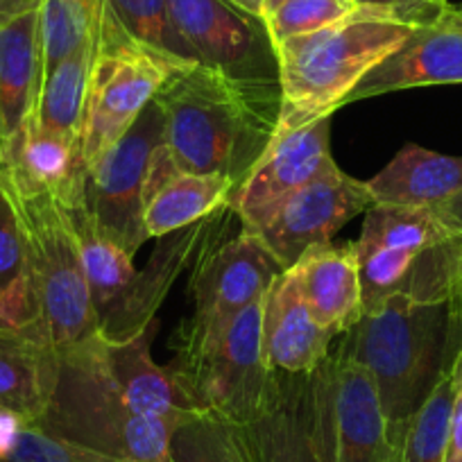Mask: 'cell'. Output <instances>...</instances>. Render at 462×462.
Returning a JSON list of instances; mask_svg holds the SVG:
<instances>
[{"instance_id": "cell-1", "label": "cell", "mask_w": 462, "mask_h": 462, "mask_svg": "<svg viewBox=\"0 0 462 462\" xmlns=\"http://www.w3.org/2000/svg\"><path fill=\"white\" fill-rule=\"evenodd\" d=\"M154 102L181 172H213L241 184L273 141L282 93L277 79L234 78L211 66L186 64Z\"/></svg>"}, {"instance_id": "cell-2", "label": "cell", "mask_w": 462, "mask_h": 462, "mask_svg": "<svg viewBox=\"0 0 462 462\" xmlns=\"http://www.w3.org/2000/svg\"><path fill=\"white\" fill-rule=\"evenodd\" d=\"M417 25L393 12L358 5L315 32L274 43L282 109L274 134L297 130L340 109L349 93L408 42Z\"/></svg>"}, {"instance_id": "cell-3", "label": "cell", "mask_w": 462, "mask_h": 462, "mask_svg": "<svg viewBox=\"0 0 462 462\" xmlns=\"http://www.w3.org/2000/svg\"><path fill=\"white\" fill-rule=\"evenodd\" d=\"M370 374L394 444L451 365L448 300L393 295L365 310L340 342Z\"/></svg>"}, {"instance_id": "cell-4", "label": "cell", "mask_w": 462, "mask_h": 462, "mask_svg": "<svg viewBox=\"0 0 462 462\" xmlns=\"http://www.w3.org/2000/svg\"><path fill=\"white\" fill-rule=\"evenodd\" d=\"M32 426L127 462H172L175 426L127 406L102 363L100 333L57 352L51 399Z\"/></svg>"}, {"instance_id": "cell-5", "label": "cell", "mask_w": 462, "mask_h": 462, "mask_svg": "<svg viewBox=\"0 0 462 462\" xmlns=\"http://www.w3.org/2000/svg\"><path fill=\"white\" fill-rule=\"evenodd\" d=\"M363 313L393 295L448 300L462 265V236L435 208L374 204L356 243Z\"/></svg>"}, {"instance_id": "cell-6", "label": "cell", "mask_w": 462, "mask_h": 462, "mask_svg": "<svg viewBox=\"0 0 462 462\" xmlns=\"http://www.w3.org/2000/svg\"><path fill=\"white\" fill-rule=\"evenodd\" d=\"M3 166V163H0ZM25 238V259L39 327L57 352L100 333L70 211L60 198L16 180L5 166Z\"/></svg>"}, {"instance_id": "cell-7", "label": "cell", "mask_w": 462, "mask_h": 462, "mask_svg": "<svg viewBox=\"0 0 462 462\" xmlns=\"http://www.w3.org/2000/svg\"><path fill=\"white\" fill-rule=\"evenodd\" d=\"M186 64L190 61L132 39L105 5L79 130V152L87 171L130 132L163 84Z\"/></svg>"}, {"instance_id": "cell-8", "label": "cell", "mask_w": 462, "mask_h": 462, "mask_svg": "<svg viewBox=\"0 0 462 462\" xmlns=\"http://www.w3.org/2000/svg\"><path fill=\"white\" fill-rule=\"evenodd\" d=\"M198 411L238 426L254 421L277 390L263 346V300L247 306L207 352L171 365Z\"/></svg>"}, {"instance_id": "cell-9", "label": "cell", "mask_w": 462, "mask_h": 462, "mask_svg": "<svg viewBox=\"0 0 462 462\" xmlns=\"http://www.w3.org/2000/svg\"><path fill=\"white\" fill-rule=\"evenodd\" d=\"M282 273L279 261L254 231L243 229L238 236L213 245L193 274V315L181 328L177 361L207 352L247 306L263 300Z\"/></svg>"}, {"instance_id": "cell-10", "label": "cell", "mask_w": 462, "mask_h": 462, "mask_svg": "<svg viewBox=\"0 0 462 462\" xmlns=\"http://www.w3.org/2000/svg\"><path fill=\"white\" fill-rule=\"evenodd\" d=\"M163 139V116L152 100L130 132L84 177L79 202L132 256L148 241L143 229L145 189L154 152Z\"/></svg>"}, {"instance_id": "cell-11", "label": "cell", "mask_w": 462, "mask_h": 462, "mask_svg": "<svg viewBox=\"0 0 462 462\" xmlns=\"http://www.w3.org/2000/svg\"><path fill=\"white\" fill-rule=\"evenodd\" d=\"M328 462H394V444L370 374L337 346L315 372Z\"/></svg>"}, {"instance_id": "cell-12", "label": "cell", "mask_w": 462, "mask_h": 462, "mask_svg": "<svg viewBox=\"0 0 462 462\" xmlns=\"http://www.w3.org/2000/svg\"><path fill=\"white\" fill-rule=\"evenodd\" d=\"M370 207H374V198L367 181L346 175L336 163L288 195L252 231L259 234L279 265L288 270L309 247L331 243L346 222Z\"/></svg>"}, {"instance_id": "cell-13", "label": "cell", "mask_w": 462, "mask_h": 462, "mask_svg": "<svg viewBox=\"0 0 462 462\" xmlns=\"http://www.w3.org/2000/svg\"><path fill=\"white\" fill-rule=\"evenodd\" d=\"M168 10L198 64L234 78L279 82L274 43L263 19L231 0H168Z\"/></svg>"}, {"instance_id": "cell-14", "label": "cell", "mask_w": 462, "mask_h": 462, "mask_svg": "<svg viewBox=\"0 0 462 462\" xmlns=\"http://www.w3.org/2000/svg\"><path fill=\"white\" fill-rule=\"evenodd\" d=\"M333 166L331 116H327L297 130L274 134L254 168L231 193L226 207L243 222V229L252 231L288 195Z\"/></svg>"}, {"instance_id": "cell-15", "label": "cell", "mask_w": 462, "mask_h": 462, "mask_svg": "<svg viewBox=\"0 0 462 462\" xmlns=\"http://www.w3.org/2000/svg\"><path fill=\"white\" fill-rule=\"evenodd\" d=\"M315 372L279 374L268 408L241 426L252 462H328Z\"/></svg>"}, {"instance_id": "cell-16", "label": "cell", "mask_w": 462, "mask_h": 462, "mask_svg": "<svg viewBox=\"0 0 462 462\" xmlns=\"http://www.w3.org/2000/svg\"><path fill=\"white\" fill-rule=\"evenodd\" d=\"M213 216L199 220L171 236L159 238V245L145 268L136 270V277L109 309L100 313V333L106 340H127L157 322L159 306L171 292L172 282L186 265L207 254L211 245Z\"/></svg>"}, {"instance_id": "cell-17", "label": "cell", "mask_w": 462, "mask_h": 462, "mask_svg": "<svg viewBox=\"0 0 462 462\" xmlns=\"http://www.w3.org/2000/svg\"><path fill=\"white\" fill-rule=\"evenodd\" d=\"M462 84V23L447 16L421 25L381 66H376L345 100V105L420 87Z\"/></svg>"}, {"instance_id": "cell-18", "label": "cell", "mask_w": 462, "mask_h": 462, "mask_svg": "<svg viewBox=\"0 0 462 462\" xmlns=\"http://www.w3.org/2000/svg\"><path fill=\"white\" fill-rule=\"evenodd\" d=\"M157 322L127 340H106L100 333V354L109 379L134 412L177 426L195 412V403L171 367L152 361V337Z\"/></svg>"}, {"instance_id": "cell-19", "label": "cell", "mask_w": 462, "mask_h": 462, "mask_svg": "<svg viewBox=\"0 0 462 462\" xmlns=\"http://www.w3.org/2000/svg\"><path fill=\"white\" fill-rule=\"evenodd\" d=\"M336 340L315 319L295 273L283 270L263 297V346L279 374H313L324 365Z\"/></svg>"}, {"instance_id": "cell-20", "label": "cell", "mask_w": 462, "mask_h": 462, "mask_svg": "<svg viewBox=\"0 0 462 462\" xmlns=\"http://www.w3.org/2000/svg\"><path fill=\"white\" fill-rule=\"evenodd\" d=\"M42 87L39 7L0 28V163L34 118Z\"/></svg>"}, {"instance_id": "cell-21", "label": "cell", "mask_w": 462, "mask_h": 462, "mask_svg": "<svg viewBox=\"0 0 462 462\" xmlns=\"http://www.w3.org/2000/svg\"><path fill=\"white\" fill-rule=\"evenodd\" d=\"M297 286L315 319L333 336H345L363 318V283L354 243H319L295 263Z\"/></svg>"}, {"instance_id": "cell-22", "label": "cell", "mask_w": 462, "mask_h": 462, "mask_svg": "<svg viewBox=\"0 0 462 462\" xmlns=\"http://www.w3.org/2000/svg\"><path fill=\"white\" fill-rule=\"evenodd\" d=\"M57 349L42 328L0 327V408L37 424L51 399Z\"/></svg>"}, {"instance_id": "cell-23", "label": "cell", "mask_w": 462, "mask_h": 462, "mask_svg": "<svg viewBox=\"0 0 462 462\" xmlns=\"http://www.w3.org/2000/svg\"><path fill=\"white\" fill-rule=\"evenodd\" d=\"M374 204L438 208L462 193V157L408 143L367 180Z\"/></svg>"}, {"instance_id": "cell-24", "label": "cell", "mask_w": 462, "mask_h": 462, "mask_svg": "<svg viewBox=\"0 0 462 462\" xmlns=\"http://www.w3.org/2000/svg\"><path fill=\"white\" fill-rule=\"evenodd\" d=\"M3 166L23 184L60 198L66 207L82 199L87 168L82 163L78 136L28 125Z\"/></svg>"}, {"instance_id": "cell-25", "label": "cell", "mask_w": 462, "mask_h": 462, "mask_svg": "<svg viewBox=\"0 0 462 462\" xmlns=\"http://www.w3.org/2000/svg\"><path fill=\"white\" fill-rule=\"evenodd\" d=\"M236 181L213 172H177L154 190L143 208V229L148 238H166L186 229L229 204Z\"/></svg>"}, {"instance_id": "cell-26", "label": "cell", "mask_w": 462, "mask_h": 462, "mask_svg": "<svg viewBox=\"0 0 462 462\" xmlns=\"http://www.w3.org/2000/svg\"><path fill=\"white\" fill-rule=\"evenodd\" d=\"M0 327H39L37 301L28 277L23 225L3 166H0Z\"/></svg>"}, {"instance_id": "cell-27", "label": "cell", "mask_w": 462, "mask_h": 462, "mask_svg": "<svg viewBox=\"0 0 462 462\" xmlns=\"http://www.w3.org/2000/svg\"><path fill=\"white\" fill-rule=\"evenodd\" d=\"M97 42H100V25L91 37L84 39L43 79L42 88H39L37 109H34V118L30 125L79 139L84 100H87L88 78H91L93 64H96Z\"/></svg>"}, {"instance_id": "cell-28", "label": "cell", "mask_w": 462, "mask_h": 462, "mask_svg": "<svg viewBox=\"0 0 462 462\" xmlns=\"http://www.w3.org/2000/svg\"><path fill=\"white\" fill-rule=\"evenodd\" d=\"M78 236L84 277L91 291L97 315L109 309L136 277L134 256L111 236L82 202L69 207Z\"/></svg>"}, {"instance_id": "cell-29", "label": "cell", "mask_w": 462, "mask_h": 462, "mask_svg": "<svg viewBox=\"0 0 462 462\" xmlns=\"http://www.w3.org/2000/svg\"><path fill=\"white\" fill-rule=\"evenodd\" d=\"M172 462H252L241 426L208 411H195L171 433Z\"/></svg>"}, {"instance_id": "cell-30", "label": "cell", "mask_w": 462, "mask_h": 462, "mask_svg": "<svg viewBox=\"0 0 462 462\" xmlns=\"http://www.w3.org/2000/svg\"><path fill=\"white\" fill-rule=\"evenodd\" d=\"M105 5L106 0H39L42 84L64 57L96 32Z\"/></svg>"}, {"instance_id": "cell-31", "label": "cell", "mask_w": 462, "mask_h": 462, "mask_svg": "<svg viewBox=\"0 0 462 462\" xmlns=\"http://www.w3.org/2000/svg\"><path fill=\"white\" fill-rule=\"evenodd\" d=\"M453 399H456V383L451 372L447 370L408 421L394 462H444Z\"/></svg>"}, {"instance_id": "cell-32", "label": "cell", "mask_w": 462, "mask_h": 462, "mask_svg": "<svg viewBox=\"0 0 462 462\" xmlns=\"http://www.w3.org/2000/svg\"><path fill=\"white\" fill-rule=\"evenodd\" d=\"M106 7L121 23V28L139 43L177 57V60L198 64L172 23L168 0H106Z\"/></svg>"}, {"instance_id": "cell-33", "label": "cell", "mask_w": 462, "mask_h": 462, "mask_svg": "<svg viewBox=\"0 0 462 462\" xmlns=\"http://www.w3.org/2000/svg\"><path fill=\"white\" fill-rule=\"evenodd\" d=\"M358 0H283L263 16L273 43L315 32L358 10Z\"/></svg>"}, {"instance_id": "cell-34", "label": "cell", "mask_w": 462, "mask_h": 462, "mask_svg": "<svg viewBox=\"0 0 462 462\" xmlns=\"http://www.w3.org/2000/svg\"><path fill=\"white\" fill-rule=\"evenodd\" d=\"M3 462H127L121 457L106 456L96 448L82 447L70 439L46 433L39 426L25 424L19 442Z\"/></svg>"}, {"instance_id": "cell-35", "label": "cell", "mask_w": 462, "mask_h": 462, "mask_svg": "<svg viewBox=\"0 0 462 462\" xmlns=\"http://www.w3.org/2000/svg\"><path fill=\"white\" fill-rule=\"evenodd\" d=\"M358 3L393 12L394 16L417 28L444 21L453 12V0H358Z\"/></svg>"}, {"instance_id": "cell-36", "label": "cell", "mask_w": 462, "mask_h": 462, "mask_svg": "<svg viewBox=\"0 0 462 462\" xmlns=\"http://www.w3.org/2000/svg\"><path fill=\"white\" fill-rule=\"evenodd\" d=\"M462 346V265L453 283L451 297H448V352L451 361Z\"/></svg>"}, {"instance_id": "cell-37", "label": "cell", "mask_w": 462, "mask_h": 462, "mask_svg": "<svg viewBox=\"0 0 462 462\" xmlns=\"http://www.w3.org/2000/svg\"><path fill=\"white\" fill-rule=\"evenodd\" d=\"M453 383H456V399H453L451 421H448V439L444 462H462V381H453Z\"/></svg>"}, {"instance_id": "cell-38", "label": "cell", "mask_w": 462, "mask_h": 462, "mask_svg": "<svg viewBox=\"0 0 462 462\" xmlns=\"http://www.w3.org/2000/svg\"><path fill=\"white\" fill-rule=\"evenodd\" d=\"M25 421L16 412L0 408V462L12 453V448L19 442V435L23 430Z\"/></svg>"}, {"instance_id": "cell-39", "label": "cell", "mask_w": 462, "mask_h": 462, "mask_svg": "<svg viewBox=\"0 0 462 462\" xmlns=\"http://www.w3.org/2000/svg\"><path fill=\"white\" fill-rule=\"evenodd\" d=\"M435 213H438L439 220H442L453 234L462 236V193H457L456 198H451L448 202H444L442 207L435 208Z\"/></svg>"}, {"instance_id": "cell-40", "label": "cell", "mask_w": 462, "mask_h": 462, "mask_svg": "<svg viewBox=\"0 0 462 462\" xmlns=\"http://www.w3.org/2000/svg\"><path fill=\"white\" fill-rule=\"evenodd\" d=\"M34 7H39V0H0V28Z\"/></svg>"}, {"instance_id": "cell-41", "label": "cell", "mask_w": 462, "mask_h": 462, "mask_svg": "<svg viewBox=\"0 0 462 462\" xmlns=\"http://www.w3.org/2000/svg\"><path fill=\"white\" fill-rule=\"evenodd\" d=\"M231 3H236V5L243 7L245 12L263 19V0H231Z\"/></svg>"}, {"instance_id": "cell-42", "label": "cell", "mask_w": 462, "mask_h": 462, "mask_svg": "<svg viewBox=\"0 0 462 462\" xmlns=\"http://www.w3.org/2000/svg\"><path fill=\"white\" fill-rule=\"evenodd\" d=\"M448 372H451L453 381H462V346L457 349L456 356H453L451 365H448Z\"/></svg>"}, {"instance_id": "cell-43", "label": "cell", "mask_w": 462, "mask_h": 462, "mask_svg": "<svg viewBox=\"0 0 462 462\" xmlns=\"http://www.w3.org/2000/svg\"><path fill=\"white\" fill-rule=\"evenodd\" d=\"M282 3H283V0H263V16L268 14L270 10H274L277 5H282Z\"/></svg>"}, {"instance_id": "cell-44", "label": "cell", "mask_w": 462, "mask_h": 462, "mask_svg": "<svg viewBox=\"0 0 462 462\" xmlns=\"http://www.w3.org/2000/svg\"><path fill=\"white\" fill-rule=\"evenodd\" d=\"M448 16H451V19H456V21H460V23H462V12H451Z\"/></svg>"}, {"instance_id": "cell-45", "label": "cell", "mask_w": 462, "mask_h": 462, "mask_svg": "<svg viewBox=\"0 0 462 462\" xmlns=\"http://www.w3.org/2000/svg\"><path fill=\"white\" fill-rule=\"evenodd\" d=\"M453 12H462V0H457V3H453Z\"/></svg>"}]
</instances>
